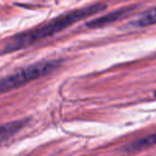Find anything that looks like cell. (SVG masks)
I'll return each mask as SVG.
<instances>
[{
    "instance_id": "cell-1",
    "label": "cell",
    "mask_w": 156,
    "mask_h": 156,
    "mask_svg": "<svg viewBox=\"0 0 156 156\" xmlns=\"http://www.w3.org/2000/svg\"><path fill=\"white\" fill-rule=\"evenodd\" d=\"M105 9H106L105 4H94L90 6L65 13V15L52 20L51 22H49L41 27L18 33V34L11 37L5 43L2 52H11V51H16V50H21L23 48H27V46H29V45H32V44L41 40V39H45L48 37H51V35L66 29L67 27L79 22L82 20L91 17L95 13H98Z\"/></svg>"
},
{
    "instance_id": "cell-2",
    "label": "cell",
    "mask_w": 156,
    "mask_h": 156,
    "mask_svg": "<svg viewBox=\"0 0 156 156\" xmlns=\"http://www.w3.org/2000/svg\"><path fill=\"white\" fill-rule=\"evenodd\" d=\"M61 61L50 60V61H40L33 65H29L17 72L0 79V94L7 93L13 89H18L27 83L35 80L38 78L45 77L58 68Z\"/></svg>"
},
{
    "instance_id": "cell-3",
    "label": "cell",
    "mask_w": 156,
    "mask_h": 156,
    "mask_svg": "<svg viewBox=\"0 0 156 156\" xmlns=\"http://www.w3.org/2000/svg\"><path fill=\"white\" fill-rule=\"evenodd\" d=\"M134 9H135V6H128V7H122L119 10L108 12L107 15H104L101 17H98V18L88 22L87 27H89V28H102L105 26L112 24V23H115L119 20H123V18L128 17L134 11Z\"/></svg>"
},
{
    "instance_id": "cell-4",
    "label": "cell",
    "mask_w": 156,
    "mask_h": 156,
    "mask_svg": "<svg viewBox=\"0 0 156 156\" xmlns=\"http://www.w3.org/2000/svg\"><path fill=\"white\" fill-rule=\"evenodd\" d=\"M156 24V6L146 10L141 15L138 16V18L133 22V26L136 28H144Z\"/></svg>"
},
{
    "instance_id": "cell-5",
    "label": "cell",
    "mask_w": 156,
    "mask_h": 156,
    "mask_svg": "<svg viewBox=\"0 0 156 156\" xmlns=\"http://www.w3.org/2000/svg\"><path fill=\"white\" fill-rule=\"evenodd\" d=\"M26 123H27V121L21 119V121H13V122H10L6 124H1L0 126V141L15 135L18 130H21L24 127Z\"/></svg>"
},
{
    "instance_id": "cell-6",
    "label": "cell",
    "mask_w": 156,
    "mask_h": 156,
    "mask_svg": "<svg viewBox=\"0 0 156 156\" xmlns=\"http://www.w3.org/2000/svg\"><path fill=\"white\" fill-rule=\"evenodd\" d=\"M156 145V133L155 134H151L149 136H145L143 139H139L127 146H124V150L128 151V152H132V151H141L144 149H147V147H151Z\"/></svg>"
},
{
    "instance_id": "cell-7",
    "label": "cell",
    "mask_w": 156,
    "mask_h": 156,
    "mask_svg": "<svg viewBox=\"0 0 156 156\" xmlns=\"http://www.w3.org/2000/svg\"><path fill=\"white\" fill-rule=\"evenodd\" d=\"M154 95H155V98H156V90H155V93H154Z\"/></svg>"
}]
</instances>
